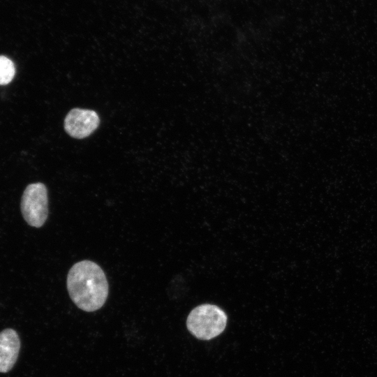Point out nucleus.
I'll list each match as a JSON object with an SVG mask.
<instances>
[{"label":"nucleus","mask_w":377,"mask_h":377,"mask_svg":"<svg viewBox=\"0 0 377 377\" xmlns=\"http://www.w3.org/2000/svg\"><path fill=\"white\" fill-rule=\"evenodd\" d=\"M15 74L13 62L5 56H0V84L10 83Z\"/></svg>","instance_id":"nucleus-6"},{"label":"nucleus","mask_w":377,"mask_h":377,"mask_svg":"<svg viewBox=\"0 0 377 377\" xmlns=\"http://www.w3.org/2000/svg\"><path fill=\"white\" fill-rule=\"evenodd\" d=\"M21 211L27 223L33 227L40 228L48 215L47 188L43 183H33L25 188L21 201Z\"/></svg>","instance_id":"nucleus-3"},{"label":"nucleus","mask_w":377,"mask_h":377,"mask_svg":"<svg viewBox=\"0 0 377 377\" xmlns=\"http://www.w3.org/2000/svg\"><path fill=\"white\" fill-rule=\"evenodd\" d=\"M100 119L91 110L73 108L64 119V128L73 138L82 139L90 135L98 126Z\"/></svg>","instance_id":"nucleus-4"},{"label":"nucleus","mask_w":377,"mask_h":377,"mask_svg":"<svg viewBox=\"0 0 377 377\" xmlns=\"http://www.w3.org/2000/svg\"><path fill=\"white\" fill-rule=\"evenodd\" d=\"M66 285L72 301L87 312L101 309L108 296L105 274L98 264L91 260L74 264L68 273Z\"/></svg>","instance_id":"nucleus-1"},{"label":"nucleus","mask_w":377,"mask_h":377,"mask_svg":"<svg viewBox=\"0 0 377 377\" xmlns=\"http://www.w3.org/2000/svg\"><path fill=\"white\" fill-rule=\"evenodd\" d=\"M20 348L16 331L8 328L0 332V372L9 371L15 364Z\"/></svg>","instance_id":"nucleus-5"},{"label":"nucleus","mask_w":377,"mask_h":377,"mask_svg":"<svg viewBox=\"0 0 377 377\" xmlns=\"http://www.w3.org/2000/svg\"><path fill=\"white\" fill-rule=\"evenodd\" d=\"M227 319L226 313L220 307L205 304L191 310L186 319V327L197 339L209 340L223 332Z\"/></svg>","instance_id":"nucleus-2"}]
</instances>
